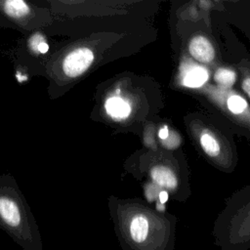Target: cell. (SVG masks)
<instances>
[{"mask_svg":"<svg viewBox=\"0 0 250 250\" xmlns=\"http://www.w3.org/2000/svg\"><path fill=\"white\" fill-rule=\"evenodd\" d=\"M184 124L194 147L212 166L225 173L234 171L238 154L228 127L206 110L186 114Z\"/></svg>","mask_w":250,"mask_h":250,"instance_id":"1","label":"cell"},{"mask_svg":"<svg viewBox=\"0 0 250 250\" xmlns=\"http://www.w3.org/2000/svg\"><path fill=\"white\" fill-rule=\"evenodd\" d=\"M176 226L172 215L138 209L118 234L119 243L123 250H174Z\"/></svg>","mask_w":250,"mask_h":250,"instance_id":"2","label":"cell"},{"mask_svg":"<svg viewBox=\"0 0 250 250\" xmlns=\"http://www.w3.org/2000/svg\"><path fill=\"white\" fill-rule=\"evenodd\" d=\"M212 237L220 250L250 249V184L226 200L214 221Z\"/></svg>","mask_w":250,"mask_h":250,"instance_id":"3","label":"cell"},{"mask_svg":"<svg viewBox=\"0 0 250 250\" xmlns=\"http://www.w3.org/2000/svg\"><path fill=\"white\" fill-rule=\"evenodd\" d=\"M187 92L233 134L250 140V103L242 94L234 89L219 88L212 82Z\"/></svg>","mask_w":250,"mask_h":250,"instance_id":"4","label":"cell"},{"mask_svg":"<svg viewBox=\"0 0 250 250\" xmlns=\"http://www.w3.org/2000/svg\"><path fill=\"white\" fill-rule=\"evenodd\" d=\"M149 177L154 186L177 200L186 201L190 195L188 166L183 154L169 155L167 160L152 165Z\"/></svg>","mask_w":250,"mask_h":250,"instance_id":"5","label":"cell"},{"mask_svg":"<svg viewBox=\"0 0 250 250\" xmlns=\"http://www.w3.org/2000/svg\"><path fill=\"white\" fill-rule=\"evenodd\" d=\"M212 77V70L200 64L185 54H181L180 63L175 78L178 87L187 91L197 90L208 83Z\"/></svg>","mask_w":250,"mask_h":250,"instance_id":"6","label":"cell"},{"mask_svg":"<svg viewBox=\"0 0 250 250\" xmlns=\"http://www.w3.org/2000/svg\"><path fill=\"white\" fill-rule=\"evenodd\" d=\"M223 2L224 9L220 14L224 20L230 24H233L250 41V1L249 2Z\"/></svg>","mask_w":250,"mask_h":250,"instance_id":"7","label":"cell"},{"mask_svg":"<svg viewBox=\"0 0 250 250\" xmlns=\"http://www.w3.org/2000/svg\"><path fill=\"white\" fill-rule=\"evenodd\" d=\"M94 61V53L87 47L70 52L62 62V70L67 77L75 78L84 73Z\"/></svg>","mask_w":250,"mask_h":250,"instance_id":"8","label":"cell"},{"mask_svg":"<svg viewBox=\"0 0 250 250\" xmlns=\"http://www.w3.org/2000/svg\"><path fill=\"white\" fill-rule=\"evenodd\" d=\"M229 64L236 70L239 88L250 103V54L239 47L233 53Z\"/></svg>","mask_w":250,"mask_h":250,"instance_id":"9","label":"cell"},{"mask_svg":"<svg viewBox=\"0 0 250 250\" xmlns=\"http://www.w3.org/2000/svg\"><path fill=\"white\" fill-rule=\"evenodd\" d=\"M120 90H116V95L111 96L106 99L104 103V108L106 113L116 120H123L126 119L132 111V107L128 101L124 100L118 94Z\"/></svg>","mask_w":250,"mask_h":250,"instance_id":"10","label":"cell"},{"mask_svg":"<svg viewBox=\"0 0 250 250\" xmlns=\"http://www.w3.org/2000/svg\"><path fill=\"white\" fill-rule=\"evenodd\" d=\"M212 83L222 89H233L237 82V72L231 65L218 66L212 70Z\"/></svg>","mask_w":250,"mask_h":250,"instance_id":"11","label":"cell"},{"mask_svg":"<svg viewBox=\"0 0 250 250\" xmlns=\"http://www.w3.org/2000/svg\"><path fill=\"white\" fill-rule=\"evenodd\" d=\"M3 9L12 18H22L29 13V7L22 0H11L3 3Z\"/></svg>","mask_w":250,"mask_h":250,"instance_id":"12","label":"cell"},{"mask_svg":"<svg viewBox=\"0 0 250 250\" xmlns=\"http://www.w3.org/2000/svg\"><path fill=\"white\" fill-rule=\"evenodd\" d=\"M171 130H172V128H170L168 125H164V124L159 128V130L157 132V136L161 142L165 141L169 137Z\"/></svg>","mask_w":250,"mask_h":250,"instance_id":"13","label":"cell"},{"mask_svg":"<svg viewBox=\"0 0 250 250\" xmlns=\"http://www.w3.org/2000/svg\"><path fill=\"white\" fill-rule=\"evenodd\" d=\"M36 50H37L39 53L44 54V53L48 52L49 46H48V44H47L45 41H40V42L38 43V45L36 46Z\"/></svg>","mask_w":250,"mask_h":250,"instance_id":"14","label":"cell"}]
</instances>
